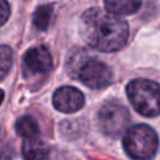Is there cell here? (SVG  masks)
Masks as SVG:
<instances>
[{"instance_id": "1", "label": "cell", "mask_w": 160, "mask_h": 160, "mask_svg": "<svg viewBox=\"0 0 160 160\" xmlns=\"http://www.w3.org/2000/svg\"><path fill=\"white\" fill-rule=\"evenodd\" d=\"M79 31L82 40L92 49L114 52L122 49L128 41V22L119 15L91 8L82 12L79 21Z\"/></svg>"}, {"instance_id": "2", "label": "cell", "mask_w": 160, "mask_h": 160, "mask_svg": "<svg viewBox=\"0 0 160 160\" xmlns=\"http://www.w3.org/2000/svg\"><path fill=\"white\" fill-rule=\"evenodd\" d=\"M78 56L76 61L72 58L68 60V69L71 76L79 79L90 89H102L111 82L112 72L106 64L95 58H86L81 51L78 52Z\"/></svg>"}, {"instance_id": "3", "label": "cell", "mask_w": 160, "mask_h": 160, "mask_svg": "<svg viewBox=\"0 0 160 160\" xmlns=\"http://www.w3.org/2000/svg\"><path fill=\"white\" fill-rule=\"evenodd\" d=\"M126 95L132 108L142 116L152 118L160 114V84L136 79L126 86Z\"/></svg>"}, {"instance_id": "4", "label": "cell", "mask_w": 160, "mask_h": 160, "mask_svg": "<svg viewBox=\"0 0 160 160\" xmlns=\"http://www.w3.org/2000/svg\"><path fill=\"white\" fill-rule=\"evenodd\" d=\"M122 145L130 158L150 159L158 151L159 138L152 128L145 124H138L124 132Z\"/></svg>"}, {"instance_id": "5", "label": "cell", "mask_w": 160, "mask_h": 160, "mask_svg": "<svg viewBox=\"0 0 160 160\" xmlns=\"http://www.w3.org/2000/svg\"><path fill=\"white\" fill-rule=\"evenodd\" d=\"M98 124L104 134L111 138H118L128 130L130 114L122 104L115 100H109L104 102L98 111Z\"/></svg>"}, {"instance_id": "6", "label": "cell", "mask_w": 160, "mask_h": 160, "mask_svg": "<svg viewBox=\"0 0 160 160\" xmlns=\"http://www.w3.org/2000/svg\"><path fill=\"white\" fill-rule=\"evenodd\" d=\"M52 68V58L50 51L42 46L29 49L24 55V70L30 75L48 74Z\"/></svg>"}, {"instance_id": "7", "label": "cell", "mask_w": 160, "mask_h": 160, "mask_svg": "<svg viewBox=\"0 0 160 160\" xmlns=\"http://www.w3.org/2000/svg\"><path fill=\"white\" fill-rule=\"evenodd\" d=\"M84 94L72 86H61L52 95V105L61 112H75L84 106Z\"/></svg>"}, {"instance_id": "8", "label": "cell", "mask_w": 160, "mask_h": 160, "mask_svg": "<svg viewBox=\"0 0 160 160\" xmlns=\"http://www.w3.org/2000/svg\"><path fill=\"white\" fill-rule=\"evenodd\" d=\"M21 151L25 159L40 160V159H46L49 156L50 149L45 141L39 139L38 136H34V138H28L24 140Z\"/></svg>"}, {"instance_id": "9", "label": "cell", "mask_w": 160, "mask_h": 160, "mask_svg": "<svg viewBox=\"0 0 160 160\" xmlns=\"http://www.w3.org/2000/svg\"><path fill=\"white\" fill-rule=\"evenodd\" d=\"M105 9L119 16L130 15L139 10L141 0H104Z\"/></svg>"}, {"instance_id": "10", "label": "cell", "mask_w": 160, "mask_h": 160, "mask_svg": "<svg viewBox=\"0 0 160 160\" xmlns=\"http://www.w3.org/2000/svg\"><path fill=\"white\" fill-rule=\"evenodd\" d=\"M15 130L18 135L24 139L34 138L39 135V125L36 120L30 115H25L20 118L15 124Z\"/></svg>"}, {"instance_id": "11", "label": "cell", "mask_w": 160, "mask_h": 160, "mask_svg": "<svg viewBox=\"0 0 160 160\" xmlns=\"http://www.w3.org/2000/svg\"><path fill=\"white\" fill-rule=\"evenodd\" d=\"M52 8L54 6L51 4H48V5H41L35 10L32 16V22L38 30L45 31L49 28L52 19V12H54Z\"/></svg>"}, {"instance_id": "12", "label": "cell", "mask_w": 160, "mask_h": 160, "mask_svg": "<svg viewBox=\"0 0 160 160\" xmlns=\"http://www.w3.org/2000/svg\"><path fill=\"white\" fill-rule=\"evenodd\" d=\"M12 66V50L8 45H0V81L9 74Z\"/></svg>"}, {"instance_id": "13", "label": "cell", "mask_w": 160, "mask_h": 160, "mask_svg": "<svg viewBox=\"0 0 160 160\" xmlns=\"http://www.w3.org/2000/svg\"><path fill=\"white\" fill-rule=\"evenodd\" d=\"M10 16V5L6 0H0V26L4 25Z\"/></svg>"}, {"instance_id": "14", "label": "cell", "mask_w": 160, "mask_h": 160, "mask_svg": "<svg viewBox=\"0 0 160 160\" xmlns=\"http://www.w3.org/2000/svg\"><path fill=\"white\" fill-rule=\"evenodd\" d=\"M2 100H4V91H2L1 89H0V105H1Z\"/></svg>"}, {"instance_id": "15", "label": "cell", "mask_w": 160, "mask_h": 160, "mask_svg": "<svg viewBox=\"0 0 160 160\" xmlns=\"http://www.w3.org/2000/svg\"><path fill=\"white\" fill-rule=\"evenodd\" d=\"M0 138H1V131H0Z\"/></svg>"}]
</instances>
